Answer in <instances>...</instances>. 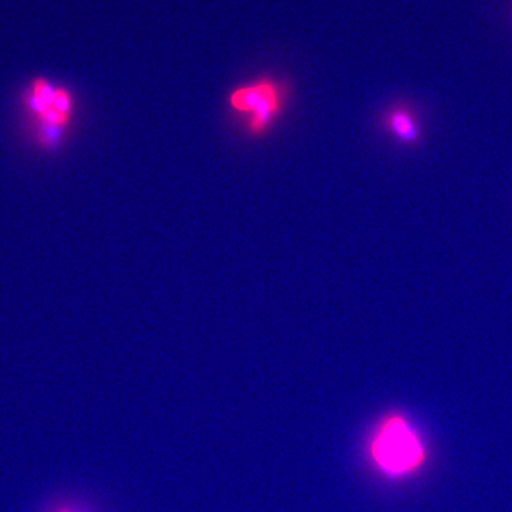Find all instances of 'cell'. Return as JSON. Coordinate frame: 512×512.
Returning a JSON list of instances; mask_svg holds the SVG:
<instances>
[{
  "mask_svg": "<svg viewBox=\"0 0 512 512\" xmlns=\"http://www.w3.org/2000/svg\"><path fill=\"white\" fill-rule=\"evenodd\" d=\"M367 464L390 483L410 480L426 466L429 446L409 414L392 410L373 424L365 444Z\"/></svg>",
  "mask_w": 512,
  "mask_h": 512,
  "instance_id": "cell-1",
  "label": "cell"
},
{
  "mask_svg": "<svg viewBox=\"0 0 512 512\" xmlns=\"http://www.w3.org/2000/svg\"><path fill=\"white\" fill-rule=\"evenodd\" d=\"M19 103L37 150L53 153L62 147L76 116V99L69 87L35 77L20 93Z\"/></svg>",
  "mask_w": 512,
  "mask_h": 512,
  "instance_id": "cell-2",
  "label": "cell"
},
{
  "mask_svg": "<svg viewBox=\"0 0 512 512\" xmlns=\"http://www.w3.org/2000/svg\"><path fill=\"white\" fill-rule=\"evenodd\" d=\"M285 103V89L274 80L261 79L238 87L229 96V107L247 117L248 128L261 136L274 124Z\"/></svg>",
  "mask_w": 512,
  "mask_h": 512,
  "instance_id": "cell-3",
  "label": "cell"
},
{
  "mask_svg": "<svg viewBox=\"0 0 512 512\" xmlns=\"http://www.w3.org/2000/svg\"><path fill=\"white\" fill-rule=\"evenodd\" d=\"M382 124L387 133L404 146H416L423 137L419 116L407 104H396L387 110Z\"/></svg>",
  "mask_w": 512,
  "mask_h": 512,
  "instance_id": "cell-4",
  "label": "cell"
},
{
  "mask_svg": "<svg viewBox=\"0 0 512 512\" xmlns=\"http://www.w3.org/2000/svg\"><path fill=\"white\" fill-rule=\"evenodd\" d=\"M46 512H93L87 505L77 503V501H63V503L53 504L47 508Z\"/></svg>",
  "mask_w": 512,
  "mask_h": 512,
  "instance_id": "cell-5",
  "label": "cell"
}]
</instances>
